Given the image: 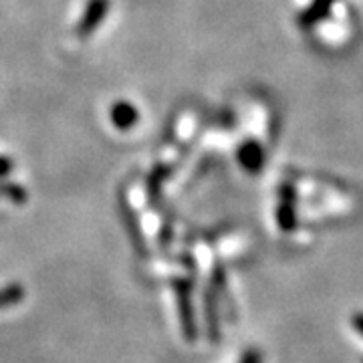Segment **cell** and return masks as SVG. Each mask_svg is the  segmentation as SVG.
<instances>
[{"label":"cell","instance_id":"cell-4","mask_svg":"<svg viewBox=\"0 0 363 363\" xmlns=\"http://www.w3.org/2000/svg\"><path fill=\"white\" fill-rule=\"evenodd\" d=\"M204 313H206L208 335L212 341H218L220 331H218V313H216V298H214V289H208L204 297Z\"/></svg>","mask_w":363,"mask_h":363},{"label":"cell","instance_id":"cell-9","mask_svg":"<svg viewBox=\"0 0 363 363\" xmlns=\"http://www.w3.org/2000/svg\"><path fill=\"white\" fill-rule=\"evenodd\" d=\"M355 327H357V329L363 333V315H359V317L355 319Z\"/></svg>","mask_w":363,"mask_h":363},{"label":"cell","instance_id":"cell-6","mask_svg":"<svg viewBox=\"0 0 363 363\" xmlns=\"http://www.w3.org/2000/svg\"><path fill=\"white\" fill-rule=\"evenodd\" d=\"M240 160H242V164L247 166L248 169H257L260 168V150L255 145V143H248L242 147V152H240Z\"/></svg>","mask_w":363,"mask_h":363},{"label":"cell","instance_id":"cell-1","mask_svg":"<svg viewBox=\"0 0 363 363\" xmlns=\"http://www.w3.org/2000/svg\"><path fill=\"white\" fill-rule=\"evenodd\" d=\"M176 298H178V313H180L182 333L186 341L194 343L198 337V323H196L194 303H192V286L188 281H176Z\"/></svg>","mask_w":363,"mask_h":363},{"label":"cell","instance_id":"cell-7","mask_svg":"<svg viewBox=\"0 0 363 363\" xmlns=\"http://www.w3.org/2000/svg\"><path fill=\"white\" fill-rule=\"evenodd\" d=\"M242 363H260V355L255 353V351H250V353H247V357L242 359Z\"/></svg>","mask_w":363,"mask_h":363},{"label":"cell","instance_id":"cell-3","mask_svg":"<svg viewBox=\"0 0 363 363\" xmlns=\"http://www.w3.org/2000/svg\"><path fill=\"white\" fill-rule=\"evenodd\" d=\"M138 109L133 107L131 104H125V101H121V104H117L116 107H111V121L116 123L119 130H128L131 128L135 121H138Z\"/></svg>","mask_w":363,"mask_h":363},{"label":"cell","instance_id":"cell-8","mask_svg":"<svg viewBox=\"0 0 363 363\" xmlns=\"http://www.w3.org/2000/svg\"><path fill=\"white\" fill-rule=\"evenodd\" d=\"M11 169V164H9V160H0V176H4L6 172Z\"/></svg>","mask_w":363,"mask_h":363},{"label":"cell","instance_id":"cell-2","mask_svg":"<svg viewBox=\"0 0 363 363\" xmlns=\"http://www.w3.org/2000/svg\"><path fill=\"white\" fill-rule=\"evenodd\" d=\"M109 11V0H89L85 13L77 25L79 37H89L97 26L104 23L105 14Z\"/></svg>","mask_w":363,"mask_h":363},{"label":"cell","instance_id":"cell-5","mask_svg":"<svg viewBox=\"0 0 363 363\" xmlns=\"http://www.w3.org/2000/svg\"><path fill=\"white\" fill-rule=\"evenodd\" d=\"M25 298V289L23 285H6L0 289V309L16 305Z\"/></svg>","mask_w":363,"mask_h":363}]
</instances>
